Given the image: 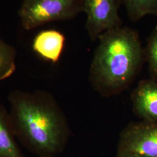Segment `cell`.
Instances as JSON below:
<instances>
[{
	"instance_id": "obj_1",
	"label": "cell",
	"mask_w": 157,
	"mask_h": 157,
	"mask_svg": "<svg viewBox=\"0 0 157 157\" xmlns=\"http://www.w3.org/2000/svg\"><path fill=\"white\" fill-rule=\"evenodd\" d=\"M10 115L19 143L38 157H55L69 135L66 119L51 95L41 90H15L8 97Z\"/></svg>"
},
{
	"instance_id": "obj_2",
	"label": "cell",
	"mask_w": 157,
	"mask_h": 157,
	"mask_svg": "<svg viewBox=\"0 0 157 157\" xmlns=\"http://www.w3.org/2000/svg\"><path fill=\"white\" fill-rule=\"evenodd\" d=\"M98 40L91 76L104 88L119 89L133 78L142 65L144 50L139 33L121 26L105 32Z\"/></svg>"
},
{
	"instance_id": "obj_3",
	"label": "cell",
	"mask_w": 157,
	"mask_h": 157,
	"mask_svg": "<svg viewBox=\"0 0 157 157\" xmlns=\"http://www.w3.org/2000/svg\"><path fill=\"white\" fill-rule=\"evenodd\" d=\"M85 0H34L18 12L23 28L30 30L45 23L67 21L83 12Z\"/></svg>"
},
{
	"instance_id": "obj_4",
	"label": "cell",
	"mask_w": 157,
	"mask_h": 157,
	"mask_svg": "<svg viewBox=\"0 0 157 157\" xmlns=\"http://www.w3.org/2000/svg\"><path fill=\"white\" fill-rule=\"evenodd\" d=\"M120 6L119 0H85V29L92 41L107 31L122 26L123 21L119 15Z\"/></svg>"
},
{
	"instance_id": "obj_5",
	"label": "cell",
	"mask_w": 157,
	"mask_h": 157,
	"mask_svg": "<svg viewBox=\"0 0 157 157\" xmlns=\"http://www.w3.org/2000/svg\"><path fill=\"white\" fill-rule=\"evenodd\" d=\"M117 153L157 157V122L143 121L128 126L120 136Z\"/></svg>"
},
{
	"instance_id": "obj_6",
	"label": "cell",
	"mask_w": 157,
	"mask_h": 157,
	"mask_svg": "<svg viewBox=\"0 0 157 157\" xmlns=\"http://www.w3.org/2000/svg\"><path fill=\"white\" fill-rule=\"evenodd\" d=\"M135 112L144 121L157 122V81L144 80L133 94Z\"/></svg>"
},
{
	"instance_id": "obj_7",
	"label": "cell",
	"mask_w": 157,
	"mask_h": 157,
	"mask_svg": "<svg viewBox=\"0 0 157 157\" xmlns=\"http://www.w3.org/2000/svg\"><path fill=\"white\" fill-rule=\"evenodd\" d=\"M65 41V37L61 32L54 29L44 30L34 38L32 48L44 60L56 63L61 56Z\"/></svg>"
},
{
	"instance_id": "obj_8",
	"label": "cell",
	"mask_w": 157,
	"mask_h": 157,
	"mask_svg": "<svg viewBox=\"0 0 157 157\" xmlns=\"http://www.w3.org/2000/svg\"><path fill=\"white\" fill-rule=\"evenodd\" d=\"M0 157H25L15 134L9 111L0 103Z\"/></svg>"
},
{
	"instance_id": "obj_9",
	"label": "cell",
	"mask_w": 157,
	"mask_h": 157,
	"mask_svg": "<svg viewBox=\"0 0 157 157\" xmlns=\"http://www.w3.org/2000/svg\"><path fill=\"white\" fill-rule=\"evenodd\" d=\"M129 19L137 22L147 15L157 17V0H119Z\"/></svg>"
},
{
	"instance_id": "obj_10",
	"label": "cell",
	"mask_w": 157,
	"mask_h": 157,
	"mask_svg": "<svg viewBox=\"0 0 157 157\" xmlns=\"http://www.w3.org/2000/svg\"><path fill=\"white\" fill-rule=\"evenodd\" d=\"M17 51L0 39V82L10 78L16 71Z\"/></svg>"
},
{
	"instance_id": "obj_11",
	"label": "cell",
	"mask_w": 157,
	"mask_h": 157,
	"mask_svg": "<svg viewBox=\"0 0 157 157\" xmlns=\"http://www.w3.org/2000/svg\"><path fill=\"white\" fill-rule=\"evenodd\" d=\"M144 56L150 73L154 78L157 80V25L153 29L147 39Z\"/></svg>"
},
{
	"instance_id": "obj_12",
	"label": "cell",
	"mask_w": 157,
	"mask_h": 157,
	"mask_svg": "<svg viewBox=\"0 0 157 157\" xmlns=\"http://www.w3.org/2000/svg\"><path fill=\"white\" fill-rule=\"evenodd\" d=\"M117 157H144L136 154L128 153H117Z\"/></svg>"
},
{
	"instance_id": "obj_13",
	"label": "cell",
	"mask_w": 157,
	"mask_h": 157,
	"mask_svg": "<svg viewBox=\"0 0 157 157\" xmlns=\"http://www.w3.org/2000/svg\"><path fill=\"white\" fill-rule=\"evenodd\" d=\"M33 1H34V0H23V4H26V3H28V2H32Z\"/></svg>"
}]
</instances>
